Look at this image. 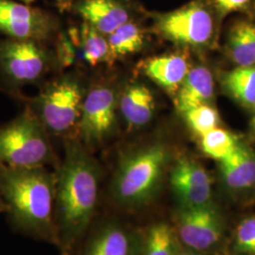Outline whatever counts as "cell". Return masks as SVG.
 Segmentation results:
<instances>
[{
	"mask_svg": "<svg viewBox=\"0 0 255 255\" xmlns=\"http://www.w3.org/2000/svg\"><path fill=\"white\" fill-rule=\"evenodd\" d=\"M181 250H182V245H181V243L179 242V240L177 238V243L175 245V249H174L173 255H182Z\"/></svg>",
	"mask_w": 255,
	"mask_h": 255,
	"instance_id": "28",
	"label": "cell"
},
{
	"mask_svg": "<svg viewBox=\"0 0 255 255\" xmlns=\"http://www.w3.org/2000/svg\"><path fill=\"white\" fill-rule=\"evenodd\" d=\"M108 42L111 57L114 59L138 51L143 46L144 35L140 27L128 21L110 34Z\"/></svg>",
	"mask_w": 255,
	"mask_h": 255,
	"instance_id": "20",
	"label": "cell"
},
{
	"mask_svg": "<svg viewBox=\"0 0 255 255\" xmlns=\"http://www.w3.org/2000/svg\"><path fill=\"white\" fill-rule=\"evenodd\" d=\"M144 234L118 219L93 229L79 255H141Z\"/></svg>",
	"mask_w": 255,
	"mask_h": 255,
	"instance_id": "9",
	"label": "cell"
},
{
	"mask_svg": "<svg viewBox=\"0 0 255 255\" xmlns=\"http://www.w3.org/2000/svg\"><path fill=\"white\" fill-rule=\"evenodd\" d=\"M0 196L15 228L57 246L56 173H50L44 166L1 165Z\"/></svg>",
	"mask_w": 255,
	"mask_h": 255,
	"instance_id": "2",
	"label": "cell"
},
{
	"mask_svg": "<svg viewBox=\"0 0 255 255\" xmlns=\"http://www.w3.org/2000/svg\"><path fill=\"white\" fill-rule=\"evenodd\" d=\"M168 161V149L162 143L143 146L124 155L111 184L114 204L128 211L151 204L162 188Z\"/></svg>",
	"mask_w": 255,
	"mask_h": 255,
	"instance_id": "3",
	"label": "cell"
},
{
	"mask_svg": "<svg viewBox=\"0 0 255 255\" xmlns=\"http://www.w3.org/2000/svg\"><path fill=\"white\" fill-rule=\"evenodd\" d=\"M82 42L83 57L88 64L97 65L112 59L109 42L88 23L82 27Z\"/></svg>",
	"mask_w": 255,
	"mask_h": 255,
	"instance_id": "22",
	"label": "cell"
},
{
	"mask_svg": "<svg viewBox=\"0 0 255 255\" xmlns=\"http://www.w3.org/2000/svg\"><path fill=\"white\" fill-rule=\"evenodd\" d=\"M59 1H64V0H59Z\"/></svg>",
	"mask_w": 255,
	"mask_h": 255,
	"instance_id": "32",
	"label": "cell"
},
{
	"mask_svg": "<svg viewBox=\"0 0 255 255\" xmlns=\"http://www.w3.org/2000/svg\"><path fill=\"white\" fill-rule=\"evenodd\" d=\"M184 116L192 130L201 136L218 128L219 123L218 112L208 104L188 110L184 113Z\"/></svg>",
	"mask_w": 255,
	"mask_h": 255,
	"instance_id": "24",
	"label": "cell"
},
{
	"mask_svg": "<svg viewBox=\"0 0 255 255\" xmlns=\"http://www.w3.org/2000/svg\"><path fill=\"white\" fill-rule=\"evenodd\" d=\"M250 0H216L219 9L223 12H231L242 9Z\"/></svg>",
	"mask_w": 255,
	"mask_h": 255,
	"instance_id": "26",
	"label": "cell"
},
{
	"mask_svg": "<svg viewBox=\"0 0 255 255\" xmlns=\"http://www.w3.org/2000/svg\"><path fill=\"white\" fill-rule=\"evenodd\" d=\"M40 119L27 113L0 128V165L44 166L53 159L52 149Z\"/></svg>",
	"mask_w": 255,
	"mask_h": 255,
	"instance_id": "4",
	"label": "cell"
},
{
	"mask_svg": "<svg viewBox=\"0 0 255 255\" xmlns=\"http://www.w3.org/2000/svg\"><path fill=\"white\" fill-rule=\"evenodd\" d=\"M82 93L80 85L70 79L51 83L37 101L42 124L54 134H64L81 119Z\"/></svg>",
	"mask_w": 255,
	"mask_h": 255,
	"instance_id": "6",
	"label": "cell"
},
{
	"mask_svg": "<svg viewBox=\"0 0 255 255\" xmlns=\"http://www.w3.org/2000/svg\"><path fill=\"white\" fill-rule=\"evenodd\" d=\"M79 12L103 35H110L128 21L127 9L116 0H85L80 5Z\"/></svg>",
	"mask_w": 255,
	"mask_h": 255,
	"instance_id": "14",
	"label": "cell"
},
{
	"mask_svg": "<svg viewBox=\"0 0 255 255\" xmlns=\"http://www.w3.org/2000/svg\"><path fill=\"white\" fill-rule=\"evenodd\" d=\"M157 27L162 35L174 43L201 46L211 39L214 22L207 9L201 4L193 3L162 15Z\"/></svg>",
	"mask_w": 255,
	"mask_h": 255,
	"instance_id": "8",
	"label": "cell"
},
{
	"mask_svg": "<svg viewBox=\"0 0 255 255\" xmlns=\"http://www.w3.org/2000/svg\"><path fill=\"white\" fill-rule=\"evenodd\" d=\"M20 1H22L24 4L29 5V4H30V3H32L34 0H20Z\"/></svg>",
	"mask_w": 255,
	"mask_h": 255,
	"instance_id": "30",
	"label": "cell"
},
{
	"mask_svg": "<svg viewBox=\"0 0 255 255\" xmlns=\"http://www.w3.org/2000/svg\"><path fill=\"white\" fill-rule=\"evenodd\" d=\"M116 96L112 89H93L82 104L80 128L87 144H99L109 135L116 119Z\"/></svg>",
	"mask_w": 255,
	"mask_h": 255,
	"instance_id": "10",
	"label": "cell"
},
{
	"mask_svg": "<svg viewBox=\"0 0 255 255\" xmlns=\"http://www.w3.org/2000/svg\"><path fill=\"white\" fill-rule=\"evenodd\" d=\"M101 173L95 160L78 143H68L56 173L55 225L62 255H74L88 233L100 199Z\"/></svg>",
	"mask_w": 255,
	"mask_h": 255,
	"instance_id": "1",
	"label": "cell"
},
{
	"mask_svg": "<svg viewBox=\"0 0 255 255\" xmlns=\"http://www.w3.org/2000/svg\"><path fill=\"white\" fill-rule=\"evenodd\" d=\"M214 95L212 74L206 67H195L186 75L176 99V106L182 113L207 104Z\"/></svg>",
	"mask_w": 255,
	"mask_h": 255,
	"instance_id": "15",
	"label": "cell"
},
{
	"mask_svg": "<svg viewBox=\"0 0 255 255\" xmlns=\"http://www.w3.org/2000/svg\"><path fill=\"white\" fill-rule=\"evenodd\" d=\"M182 245V244H181ZM181 254L182 255H203V254L199 253V252H196V251H193V250H189V249H186L182 245V250H181Z\"/></svg>",
	"mask_w": 255,
	"mask_h": 255,
	"instance_id": "27",
	"label": "cell"
},
{
	"mask_svg": "<svg viewBox=\"0 0 255 255\" xmlns=\"http://www.w3.org/2000/svg\"><path fill=\"white\" fill-rule=\"evenodd\" d=\"M222 180L229 189L246 190L255 184V153L238 143L232 153L219 161Z\"/></svg>",
	"mask_w": 255,
	"mask_h": 255,
	"instance_id": "13",
	"label": "cell"
},
{
	"mask_svg": "<svg viewBox=\"0 0 255 255\" xmlns=\"http://www.w3.org/2000/svg\"><path fill=\"white\" fill-rule=\"evenodd\" d=\"M223 86L230 96L248 107L255 106V64L238 66L225 75Z\"/></svg>",
	"mask_w": 255,
	"mask_h": 255,
	"instance_id": "19",
	"label": "cell"
},
{
	"mask_svg": "<svg viewBox=\"0 0 255 255\" xmlns=\"http://www.w3.org/2000/svg\"><path fill=\"white\" fill-rule=\"evenodd\" d=\"M176 237L182 246L204 254L219 245L224 234V219L211 202L201 206H180L175 216Z\"/></svg>",
	"mask_w": 255,
	"mask_h": 255,
	"instance_id": "5",
	"label": "cell"
},
{
	"mask_svg": "<svg viewBox=\"0 0 255 255\" xmlns=\"http://www.w3.org/2000/svg\"><path fill=\"white\" fill-rule=\"evenodd\" d=\"M238 143L233 133L218 127L201 136V146L205 154L220 161L232 153Z\"/></svg>",
	"mask_w": 255,
	"mask_h": 255,
	"instance_id": "23",
	"label": "cell"
},
{
	"mask_svg": "<svg viewBox=\"0 0 255 255\" xmlns=\"http://www.w3.org/2000/svg\"><path fill=\"white\" fill-rule=\"evenodd\" d=\"M120 109L128 125L132 127L144 126L154 113L153 95L144 85L128 86L120 100Z\"/></svg>",
	"mask_w": 255,
	"mask_h": 255,
	"instance_id": "17",
	"label": "cell"
},
{
	"mask_svg": "<svg viewBox=\"0 0 255 255\" xmlns=\"http://www.w3.org/2000/svg\"><path fill=\"white\" fill-rule=\"evenodd\" d=\"M49 64V55L36 41L13 39L0 43V68L11 82H37Z\"/></svg>",
	"mask_w": 255,
	"mask_h": 255,
	"instance_id": "7",
	"label": "cell"
},
{
	"mask_svg": "<svg viewBox=\"0 0 255 255\" xmlns=\"http://www.w3.org/2000/svg\"><path fill=\"white\" fill-rule=\"evenodd\" d=\"M177 237L167 223L159 222L144 234L141 255H172Z\"/></svg>",
	"mask_w": 255,
	"mask_h": 255,
	"instance_id": "21",
	"label": "cell"
},
{
	"mask_svg": "<svg viewBox=\"0 0 255 255\" xmlns=\"http://www.w3.org/2000/svg\"><path fill=\"white\" fill-rule=\"evenodd\" d=\"M188 72V64L181 55L156 57L145 64L146 76L171 93L179 90Z\"/></svg>",
	"mask_w": 255,
	"mask_h": 255,
	"instance_id": "16",
	"label": "cell"
},
{
	"mask_svg": "<svg viewBox=\"0 0 255 255\" xmlns=\"http://www.w3.org/2000/svg\"><path fill=\"white\" fill-rule=\"evenodd\" d=\"M53 26L44 13L11 0H0V31L16 40L40 41L49 36Z\"/></svg>",
	"mask_w": 255,
	"mask_h": 255,
	"instance_id": "11",
	"label": "cell"
},
{
	"mask_svg": "<svg viewBox=\"0 0 255 255\" xmlns=\"http://www.w3.org/2000/svg\"><path fill=\"white\" fill-rule=\"evenodd\" d=\"M6 211H7V206H6L5 202H4L3 199H2L1 196H0V213L6 212Z\"/></svg>",
	"mask_w": 255,
	"mask_h": 255,
	"instance_id": "29",
	"label": "cell"
},
{
	"mask_svg": "<svg viewBox=\"0 0 255 255\" xmlns=\"http://www.w3.org/2000/svg\"><path fill=\"white\" fill-rule=\"evenodd\" d=\"M234 251L240 255H255V215L242 219L235 230Z\"/></svg>",
	"mask_w": 255,
	"mask_h": 255,
	"instance_id": "25",
	"label": "cell"
},
{
	"mask_svg": "<svg viewBox=\"0 0 255 255\" xmlns=\"http://www.w3.org/2000/svg\"><path fill=\"white\" fill-rule=\"evenodd\" d=\"M253 126H254V129H255V119H254V121H253Z\"/></svg>",
	"mask_w": 255,
	"mask_h": 255,
	"instance_id": "31",
	"label": "cell"
},
{
	"mask_svg": "<svg viewBox=\"0 0 255 255\" xmlns=\"http://www.w3.org/2000/svg\"><path fill=\"white\" fill-rule=\"evenodd\" d=\"M169 181L181 206H201L213 202L209 174L201 164L188 157L177 160Z\"/></svg>",
	"mask_w": 255,
	"mask_h": 255,
	"instance_id": "12",
	"label": "cell"
},
{
	"mask_svg": "<svg viewBox=\"0 0 255 255\" xmlns=\"http://www.w3.org/2000/svg\"><path fill=\"white\" fill-rule=\"evenodd\" d=\"M229 53L238 66L255 64V24L240 21L229 34Z\"/></svg>",
	"mask_w": 255,
	"mask_h": 255,
	"instance_id": "18",
	"label": "cell"
}]
</instances>
